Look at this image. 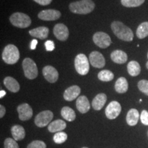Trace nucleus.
I'll use <instances>...</instances> for the list:
<instances>
[{"label": "nucleus", "mask_w": 148, "mask_h": 148, "mask_svg": "<svg viewBox=\"0 0 148 148\" xmlns=\"http://www.w3.org/2000/svg\"><path fill=\"white\" fill-rule=\"evenodd\" d=\"M111 29L119 39L127 42H130L133 40L134 34L132 29L125 25L122 22L113 21L111 24Z\"/></svg>", "instance_id": "nucleus-1"}, {"label": "nucleus", "mask_w": 148, "mask_h": 148, "mask_svg": "<svg viewBox=\"0 0 148 148\" xmlns=\"http://www.w3.org/2000/svg\"><path fill=\"white\" fill-rule=\"evenodd\" d=\"M69 10L75 14H86L95 9V4L92 0H80L69 4Z\"/></svg>", "instance_id": "nucleus-2"}, {"label": "nucleus", "mask_w": 148, "mask_h": 148, "mask_svg": "<svg viewBox=\"0 0 148 148\" xmlns=\"http://www.w3.org/2000/svg\"><path fill=\"white\" fill-rule=\"evenodd\" d=\"M20 58V53L18 48L14 45L5 46L3 50L2 59L6 64H14L18 62Z\"/></svg>", "instance_id": "nucleus-3"}, {"label": "nucleus", "mask_w": 148, "mask_h": 148, "mask_svg": "<svg viewBox=\"0 0 148 148\" xmlns=\"http://www.w3.org/2000/svg\"><path fill=\"white\" fill-rule=\"evenodd\" d=\"M10 21L14 26L19 28H26L32 23L30 17L22 12H15L12 14L10 16Z\"/></svg>", "instance_id": "nucleus-4"}, {"label": "nucleus", "mask_w": 148, "mask_h": 148, "mask_svg": "<svg viewBox=\"0 0 148 148\" xmlns=\"http://www.w3.org/2000/svg\"><path fill=\"white\" fill-rule=\"evenodd\" d=\"M75 68L79 75H85L89 71L90 64L87 57L83 53L77 55L74 61Z\"/></svg>", "instance_id": "nucleus-5"}, {"label": "nucleus", "mask_w": 148, "mask_h": 148, "mask_svg": "<svg viewBox=\"0 0 148 148\" xmlns=\"http://www.w3.org/2000/svg\"><path fill=\"white\" fill-rule=\"evenodd\" d=\"M23 69L25 76L29 79H35L38 76V69L34 61L29 58H26L23 60Z\"/></svg>", "instance_id": "nucleus-6"}, {"label": "nucleus", "mask_w": 148, "mask_h": 148, "mask_svg": "<svg viewBox=\"0 0 148 148\" xmlns=\"http://www.w3.org/2000/svg\"><path fill=\"white\" fill-rule=\"evenodd\" d=\"M53 117V112L50 110H44L38 113L34 119V123L37 127H43L50 123Z\"/></svg>", "instance_id": "nucleus-7"}, {"label": "nucleus", "mask_w": 148, "mask_h": 148, "mask_svg": "<svg viewBox=\"0 0 148 148\" xmlns=\"http://www.w3.org/2000/svg\"><path fill=\"white\" fill-rule=\"evenodd\" d=\"M92 40L96 45L102 49L109 47L112 42L109 35L103 32H96L92 36Z\"/></svg>", "instance_id": "nucleus-8"}, {"label": "nucleus", "mask_w": 148, "mask_h": 148, "mask_svg": "<svg viewBox=\"0 0 148 148\" xmlns=\"http://www.w3.org/2000/svg\"><path fill=\"white\" fill-rule=\"evenodd\" d=\"M121 111V104L116 101H112L107 106L105 113L109 119H114L119 115Z\"/></svg>", "instance_id": "nucleus-9"}, {"label": "nucleus", "mask_w": 148, "mask_h": 148, "mask_svg": "<svg viewBox=\"0 0 148 148\" xmlns=\"http://www.w3.org/2000/svg\"><path fill=\"white\" fill-rule=\"evenodd\" d=\"M89 61L92 66L98 69L103 68L106 64L104 57L100 52L97 51H92L89 55Z\"/></svg>", "instance_id": "nucleus-10"}, {"label": "nucleus", "mask_w": 148, "mask_h": 148, "mask_svg": "<svg viewBox=\"0 0 148 148\" xmlns=\"http://www.w3.org/2000/svg\"><path fill=\"white\" fill-rule=\"evenodd\" d=\"M18 118L21 121H27L30 119L33 115V110L28 103H21L17 107Z\"/></svg>", "instance_id": "nucleus-11"}, {"label": "nucleus", "mask_w": 148, "mask_h": 148, "mask_svg": "<svg viewBox=\"0 0 148 148\" xmlns=\"http://www.w3.org/2000/svg\"><path fill=\"white\" fill-rule=\"evenodd\" d=\"M53 34L56 38L61 41H64L68 38L69 32L68 27L63 23H58L53 27Z\"/></svg>", "instance_id": "nucleus-12"}, {"label": "nucleus", "mask_w": 148, "mask_h": 148, "mask_svg": "<svg viewBox=\"0 0 148 148\" xmlns=\"http://www.w3.org/2000/svg\"><path fill=\"white\" fill-rule=\"evenodd\" d=\"M61 16L60 11L53 9L42 10L38 13V17L43 21H55Z\"/></svg>", "instance_id": "nucleus-13"}, {"label": "nucleus", "mask_w": 148, "mask_h": 148, "mask_svg": "<svg viewBox=\"0 0 148 148\" xmlns=\"http://www.w3.org/2000/svg\"><path fill=\"white\" fill-rule=\"evenodd\" d=\"M42 75L45 79L50 83H54L58 79V72L52 66H45L42 69Z\"/></svg>", "instance_id": "nucleus-14"}, {"label": "nucleus", "mask_w": 148, "mask_h": 148, "mask_svg": "<svg viewBox=\"0 0 148 148\" xmlns=\"http://www.w3.org/2000/svg\"><path fill=\"white\" fill-rule=\"evenodd\" d=\"M81 89L77 85H73V86H70L65 90L64 92V99L66 101H71L78 97L80 94Z\"/></svg>", "instance_id": "nucleus-15"}, {"label": "nucleus", "mask_w": 148, "mask_h": 148, "mask_svg": "<svg viewBox=\"0 0 148 148\" xmlns=\"http://www.w3.org/2000/svg\"><path fill=\"white\" fill-rule=\"evenodd\" d=\"M76 107L81 113H86L90 110V103L88 98L84 95L79 96L76 100Z\"/></svg>", "instance_id": "nucleus-16"}, {"label": "nucleus", "mask_w": 148, "mask_h": 148, "mask_svg": "<svg viewBox=\"0 0 148 148\" xmlns=\"http://www.w3.org/2000/svg\"><path fill=\"white\" fill-rule=\"evenodd\" d=\"M49 29L47 27H38L36 28L32 29L29 31V34L32 36L36 37L40 40H44L47 38L49 34Z\"/></svg>", "instance_id": "nucleus-17"}, {"label": "nucleus", "mask_w": 148, "mask_h": 148, "mask_svg": "<svg viewBox=\"0 0 148 148\" xmlns=\"http://www.w3.org/2000/svg\"><path fill=\"white\" fill-rule=\"evenodd\" d=\"M107 100V96L104 93H99L92 99V106L94 110H100L103 108Z\"/></svg>", "instance_id": "nucleus-18"}, {"label": "nucleus", "mask_w": 148, "mask_h": 148, "mask_svg": "<svg viewBox=\"0 0 148 148\" xmlns=\"http://www.w3.org/2000/svg\"><path fill=\"white\" fill-rule=\"evenodd\" d=\"M66 124L65 121L61 119L55 120L52 122H51L49 125H48V130L51 133L53 132H59L61 131L64 130L66 128Z\"/></svg>", "instance_id": "nucleus-19"}, {"label": "nucleus", "mask_w": 148, "mask_h": 148, "mask_svg": "<svg viewBox=\"0 0 148 148\" xmlns=\"http://www.w3.org/2000/svg\"><path fill=\"white\" fill-rule=\"evenodd\" d=\"M111 60L116 64H123L127 62V55L121 50H114L110 54Z\"/></svg>", "instance_id": "nucleus-20"}, {"label": "nucleus", "mask_w": 148, "mask_h": 148, "mask_svg": "<svg viewBox=\"0 0 148 148\" xmlns=\"http://www.w3.org/2000/svg\"><path fill=\"white\" fill-rule=\"evenodd\" d=\"M3 84L7 88V89L12 92H17L20 89L18 82L12 77H5L3 79Z\"/></svg>", "instance_id": "nucleus-21"}, {"label": "nucleus", "mask_w": 148, "mask_h": 148, "mask_svg": "<svg viewBox=\"0 0 148 148\" xmlns=\"http://www.w3.org/2000/svg\"><path fill=\"white\" fill-rule=\"evenodd\" d=\"M139 112L136 109H130L127 113L126 121L127 123L130 126H134L137 124L139 119Z\"/></svg>", "instance_id": "nucleus-22"}, {"label": "nucleus", "mask_w": 148, "mask_h": 148, "mask_svg": "<svg viewBox=\"0 0 148 148\" xmlns=\"http://www.w3.org/2000/svg\"><path fill=\"white\" fill-rule=\"evenodd\" d=\"M11 133L16 141L23 140L25 136V129L20 125H14L11 127Z\"/></svg>", "instance_id": "nucleus-23"}, {"label": "nucleus", "mask_w": 148, "mask_h": 148, "mask_svg": "<svg viewBox=\"0 0 148 148\" xmlns=\"http://www.w3.org/2000/svg\"><path fill=\"white\" fill-rule=\"evenodd\" d=\"M114 88L118 93H125L128 89V83L124 77H121L117 79L114 84Z\"/></svg>", "instance_id": "nucleus-24"}, {"label": "nucleus", "mask_w": 148, "mask_h": 148, "mask_svg": "<svg viewBox=\"0 0 148 148\" xmlns=\"http://www.w3.org/2000/svg\"><path fill=\"white\" fill-rule=\"evenodd\" d=\"M127 72L131 76L135 77L137 76L138 75H139L140 73V64H138V62L136 61L132 60L130 61L128 64H127Z\"/></svg>", "instance_id": "nucleus-25"}, {"label": "nucleus", "mask_w": 148, "mask_h": 148, "mask_svg": "<svg viewBox=\"0 0 148 148\" xmlns=\"http://www.w3.org/2000/svg\"><path fill=\"white\" fill-rule=\"evenodd\" d=\"M61 115L68 121H73L75 119V112L69 106H64L61 110Z\"/></svg>", "instance_id": "nucleus-26"}, {"label": "nucleus", "mask_w": 148, "mask_h": 148, "mask_svg": "<svg viewBox=\"0 0 148 148\" xmlns=\"http://www.w3.org/2000/svg\"><path fill=\"white\" fill-rule=\"evenodd\" d=\"M136 36L139 39H143L148 36V22H143L138 25L136 29Z\"/></svg>", "instance_id": "nucleus-27"}, {"label": "nucleus", "mask_w": 148, "mask_h": 148, "mask_svg": "<svg viewBox=\"0 0 148 148\" xmlns=\"http://www.w3.org/2000/svg\"><path fill=\"white\" fill-rule=\"evenodd\" d=\"M98 78L103 82H110L114 78V74L109 70H102L98 73Z\"/></svg>", "instance_id": "nucleus-28"}, {"label": "nucleus", "mask_w": 148, "mask_h": 148, "mask_svg": "<svg viewBox=\"0 0 148 148\" xmlns=\"http://www.w3.org/2000/svg\"><path fill=\"white\" fill-rule=\"evenodd\" d=\"M145 0H121V4L127 8H134L141 5Z\"/></svg>", "instance_id": "nucleus-29"}, {"label": "nucleus", "mask_w": 148, "mask_h": 148, "mask_svg": "<svg viewBox=\"0 0 148 148\" xmlns=\"http://www.w3.org/2000/svg\"><path fill=\"white\" fill-rule=\"evenodd\" d=\"M53 141L57 144L63 143L67 139V134L64 132H56L53 137Z\"/></svg>", "instance_id": "nucleus-30"}, {"label": "nucleus", "mask_w": 148, "mask_h": 148, "mask_svg": "<svg viewBox=\"0 0 148 148\" xmlns=\"http://www.w3.org/2000/svg\"><path fill=\"white\" fill-rule=\"evenodd\" d=\"M138 88L140 91L148 96V80L141 79L138 82Z\"/></svg>", "instance_id": "nucleus-31"}, {"label": "nucleus", "mask_w": 148, "mask_h": 148, "mask_svg": "<svg viewBox=\"0 0 148 148\" xmlns=\"http://www.w3.org/2000/svg\"><path fill=\"white\" fill-rule=\"evenodd\" d=\"M4 148H19V147L14 138H7L4 140Z\"/></svg>", "instance_id": "nucleus-32"}, {"label": "nucleus", "mask_w": 148, "mask_h": 148, "mask_svg": "<svg viewBox=\"0 0 148 148\" xmlns=\"http://www.w3.org/2000/svg\"><path fill=\"white\" fill-rule=\"evenodd\" d=\"M46 144L42 140H33L27 145V148H46Z\"/></svg>", "instance_id": "nucleus-33"}, {"label": "nucleus", "mask_w": 148, "mask_h": 148, "mask_svg": "<svg viewBox=\"0 0 148 148\" xmlns=\"http://www.w3.org/2000/svg\"><path fill=\"white\" fill-rule=\"evenodd\" d=\"M140 121L143 124L145 125H148V112L147 110H143L141 112L140 116Z\"/></svg>", "instance_id": "nucleus-34"}, {"label": "nucleus", "mask_w": 148, "mask_h": 148, "mask_svg": "<svg viewBox=\"0 0 148 148\" xmlns=\"http://www.w3.org/2000/svg\"><path fill=\"white\" fill-rule=\"evenodd\" d=\"M45 46L46 48V50L48 51H53L55 48L54 43H53L52 40H47V41L45 42Z\"/></svg>", "instance_id": "nucleus-35"}, {"label": "nucleus", "mask_w": 148, "mask_h": 148, "mask_svg": "<svg viewBox=\"0 0 148 148\" xmlns=\"http://www.w3.org/2000/svg\"><path fill=\"white\" fill-rule=\"evenodd\" d=\"M34 1L41 5H47L50 4L52 0H34Z\"/></svg>", "instance_id": "nucleus-36"}, {"label": "nucleus", "mask_w": 148, "mask_h": 148, "mask_svg": "<svg viewBox=\"0 0 148 148\" xmlns=\"http://www.w3.org/2000/svg\"><path fill=\"white\" fill-rule=\"evenodd\" d=\"M5 114V108L3 105H0V118H3Z\"/></svg>", "instance_id": "nucleus-37"}, {"label": "nucleus", "mask_w": 148, "mask_h": 148, "mask_svg": "<svg viewBox=\"0 0 148 148\" xmlns=\"http://www.w3.org/2000/svg\"><path fill=\"white\" fill-rule=\"evenodd\" d=\"M37 44H38V41H37V40L33 39L32 40V42H31V45H30L31 49L34 50V49H36V47Z\"/></svg>", "instance_id": "nucleus-38"}, {"label": "nucleus", "mask_w": 148, "mask_h": 148, "mask_svg": "<svg viewBox=\"0 0 148 148\" xmlns=\"http://www.w3.org/2000/svg\"><path fill=\"white\" fill-rule=\"evenodd\" d=\"M5 95V90H1V91H0V97L2 98Z\"/></svg>", "instance_id": "nucleus-39"}, {"label": "nucleus", "mask_w": 148, "mask_h": 148, "mask_svg": "<svg viewBox=\"0 0 148 148\" xmlns=\"http://www.w3.org/2000/svg\"><path fill=\"white\" fill-rule=\"evenodd\" d=\"M146 67H147V69H148V61L147 62V63H146Z\"/></svg>", "instance_id": "nucleus-40"}, {"label": "nucleus", "mask_w": 148, "mask_h": 148, "mask_svg": "<svg viewBox=\"0 0 148 148\" xmlns=\"http://www.w3.org/2000/svg\"><path fill=\"white\" fill-rule=\"evenodd\" d=\"M82 148H88V147H82Z\"/></svg>", "instance_id": "nucleus-41"}, {"label": "nucleus", "mask_w": 148, "mask_h": 148, "mask_svg": "<svg viewBox=\"0 0 148 148\" xmlns=\"http://www.w3.org/2000/svg\"><path fill=\"white\" fill-rule=\"evenodd\" d=\"M147 58H148V53H147Z\"/></svg>", "instance_id": "nucleus-42"}]
</instances>
